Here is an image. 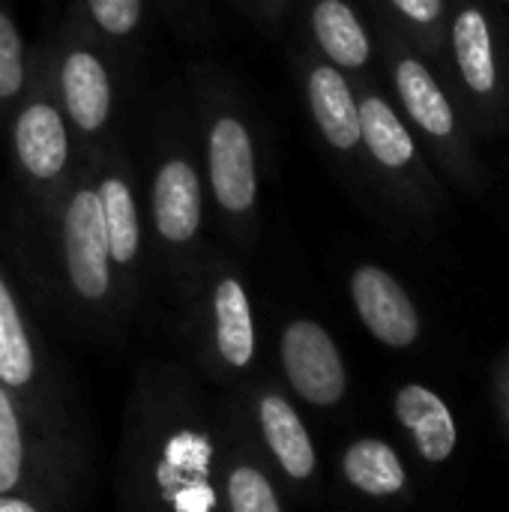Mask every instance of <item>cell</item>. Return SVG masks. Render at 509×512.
I'll return each mask as SVG.
<instances>
[{"label":"cell","mask_w":509,"mask_h":512,"mask_svg":"<svg viewBox=\"0 0 509 512\" xmlns=\"http://www.w3.org/2000/svg\"><path fill=\"white\" fill-rule=\"evenodd\" d=\"M123 512H222L216 492V405L174 366H144L120 438Z\"/></svg>","instance_id":"cell-1"},{"label":"cell","mask_w":509,"mask_h":512,"mask_svg":"<svg viewBox=\"0 0 509 512\" xmlns=\"http://www.w3.org/2000/svg\"><path fill=\"white\" fill-rule=\"evenodd\" d=\"M0 387L60 444L78 450L72 402L48 369L36 333L0 273Z\"/></svg>","instance_id":"cell-2"},{"label":"cell","mask_w":509,"mask_h":512,"mask_svg":"<svg viewBox=\"0 0 509 512\" xmlns=\"http://www.w3.org/2000/svg\"><path fill=\"white\" fill-rule=\"evenodd\" d=\"M78 450L51 438L0 387V495H24L48 510L72 501Z\"/></svg>","instance_id":"cell-3"},{"label":"cell","mask_w":509,"mask_h":512,"mask_svg":"<svg viewBox=\"0 0 509 512\" xmlns=\"http://www.w3.org/2000/svg\"><path fill=\"white\" fill-rule=\"evenodd\" d=\"M390 72H393V87L402 102L405 120L432 144L438 159L450 168V174L462 186L468 189L477 186L483 180L477 153L462 126L453 96L444 90V84L429 69V63L411 51L396 48L390 54Z\"/></svg>","instance_id":"cell-4"},{"label":"cell","mask_w":509,"mask_h":512,"mask_svg":"<svg viewBox=\"0 0 509 512\" xmlns=\"http://www.w3.org/2000/svg\"><path fill=\"white\" fill-rule=\"evenodd\" d=\"M234 396L246 414L261 456L267 459L279 483L297 492H312L321 471L318 450L294 399L273 381L249 384Z\"/></svg>","instance_id":"cell-5"},{"label":"cell","mask_w":509,"mask_h":512,"mask_svg":"<svg viewBox=\"0 0 509 512\" xmlns=\"http://www.w3.org/2000/svg\"><path fill=\"white\" fill-rule=\"evenodd\" d=\"M216 492L222 512H285L282 483L261 456L237 396L216 402Z\"/></svg>","instance_id":"cell-6"},{"label":"cell","mask_w":509,"mask_h":512,"mask_svg":"<svg viewBox=\"0 0 509 512\" xmlns=\"http://www.w3.org/2000/svg\"><path fill=\"white\" fill-rule=\"evenodd\" d=\"M279 366L294 399L315 411H333L348 396V366L330 330L312 318H294L279 336Z\"/></svg>","instance_id":"cell-7"},{"label":"cell","mask_w":509,"mask_h":512,"mask_svg":"<svg viewBox=\"0 0 509 512\" xmlns=\"http://www.w3.org/2000/svg\"><path fill=\"white\" fill-rule=\"evenodd\" d=\"M255 357L258 333L246 285L231 273H219L207 294L201 363L219 381H240L255 369Z\"/></svg>","instance_id":"cell-8"},{"label":"cell","mask_w":509,"mask_h":512,"mask_svg":"<svg viewBox=\"0 0 509 512\" xmlns=\"http://www.w3.org/2000/svg\"><path fill=\"white\" fill-rule=\"evenodd\" d=\"M63 270L69 291L84 306H102L114 291L102 207L96 189H78L63 213Z\"/></svg>","instance_id":"cell-9"},{"label":"cell","mask_w":509,"mask_h":512,"mask_svg":"<svg viewBox=\"0 0 509 512\" xmlns=\"http://www.w3.org/2000/svg\"><path fill=\"white\" fill-rule=\"evenodd\" d=\"M447 39H450V57L456 66L459 84L468 93V102L492 114L504 99V69H501V51H498V39H495L486 9L477 0H459L447 24Z\"/></svg>","instance_id":"cell-10"},{"label":"cell","mask_w":509,"mask_h":512,"mask_svg":"<svg viewBox=\"0 0 509 512\" xmlns=\"http://www.w3.org/2000/svg\"><path fill=\"white\" fill-rule=\"evenodd\" d=\"M348 294L357 318L375 342L390 351H408L423 336V318L405 285L378 264L354 267L348 279Z\"/></svg>","instance_id":"cell-11"},{"label":"cell","mask_w":509,"mask_h":512,"mask_svg":"<svg viewBox=\"0 0 509 512\" xmlns=\"http://www.w3.org/2000/svg\"><path fill=\"white\" fill-rule=\"evenodd\" d=\"M207 174L216 204L231 216L252 213L258 201V165L252 135L243 120L216 117L207 138Z\"/></svg>","instance_id":"cell-12"},{"label":"cell","mask_w":509,"mask_h":512,"mask_svg":"<svg viewBox=\"0 0 509 512\" xmlns=\"http://www.w3.org/2000/svg\"><path fill=\"white\" fill-rule=\"evenodd\" d=\"M360 105V135L366 153L393 177L411 180L426 195H435V180L426 171L417 135L411 132L408 120L381 96V93H363L357 99Z\"/></svg>","instance_id":"cell-13"},{"label":"cell","mask_w":509,"mask_h":512,"mask_svg":"<svg viewBox=\"0 0 509 512\" xmlns=\"http://www.w3.org/2000/svg\"><path fill=\"white\" fill-rule=\"evenodd\" d=\"M393 414L396 423L411 438L417 456L438 468L447 465L459 450V426L453 417V408L444 402V396L426 384H402L393 393Z\"/></svg>","instance_id":"cell-14"},{"label":"cell","mask_w":509,"mask_h":512,"mask_svg":"<svg viewBox=\"0 0 509 512\" xmlns=\"http://www.w3.org/2000/svg\"><path fill=\"white\" fill-rule=\"evenodd\" d=\"M339 474L345 486L354 489L360 498L378 504H396L411 498V474L396 447L384 438H354L339 456Z\"/></svg>","instance_id":"cell-15"},{"label":"cell","mask_w":509,"mask_h":512,"mask_svg":"<svg viewBox=\"0 0 509 512\" xmlns=\"http://www.w3.org/2000/svg\"><path fill=\"white\" fill-rule=\"evenodd\" d=\"M153 225L168 246H189L201 228V180L189 159L171 156L153 177Z\"/></svg>","instance_id":"cell-16"},{"label":"cell","mask_w":509,"mask_h":512,"mask_svg":"<svg viewBox=\"0 0 509 512\" xmlns=\"http://www.w3.org/2000/svg\"><path fill=\"white\" fill-rule=\"evenodd\" d=\"M306 93H309V108L312 117L327 138V144L339 153H354L363 147L360 135V105L357 96L333 63H318L309 69L306 78Z\"/></svg>","instance_id":"cell-17"},{"label":"cell","mask_w":509,"mask_h":512,"mask_svg":"<svg viewBox=\"0 0 509 512\" xmlns=\"http://www.w3.org/2000/svg\"><path fill=\"white\" fill-rule=\"evenodd\" d=\"M15 156L21 168L39 180L48 183L60 177L69 159V135H66V120L51 102H30L21 108L12 132Z\"/></svg>","instance_id":"cell-18"},{"label":"cell","mask_w":509,"mask_h":512,"mask_svg":"<svg viewBox=\"0 0 509 512\" xmlns=\"http://www.w3.org/2000/svg\"><path fill=\"white\" fill-rule=\"evenodd\" d=\"M60 96L69 120L93 135L108 123L111 114V81L105 63L84 48H72L60 66Z\"/></svg>","instance_id":"cell-19"},{"label":"cell","mask_w":509,"mask_h":512,"mask_svg":"<svg viewBox=\"0 0 509 512\" xmlns=\"http://www.w3.org/2000/svg\"><path fill=\"white\" fill-rule=\"evenodd\" d=\"M312 30L336 69H366L372 60V39L360 15L345 0H318L312 9Z\"/></svg>","instance_id":"cell-20"},{"label":"cell","mask_w":509,"mask_h":512,"mask_svg":"<svg viewBox=\"0 0 509 512\" xmlns=\"http://www.w3.org/2000/svg\"><path fill=\"white\" fill-rule=\"evenodd\" d=\"M96 195H99V207H102V225H105L111 267L129 270L141 252V222H138V204L132 198V189L123 177L108 174L99 183Z\"/></svg>","instance_id":"cell-21"},{"label":"cell","mask_w":509,"mask_h":512,"mask_svg":"<svg viewBox=\"0 0 509 512\" xmlns=\"http://www.w3.org/2000/svg\"><path fill=\"white\" fill-rule=\"evenodd\" d=\"M396 15L420 36L426 51L438 54L447 39V0H387Z\"/></svg>","instance_id":"cell-22"},{"label":"cell","mask_w":509,"mask_h":512,"mask_svg":"<svg viewBox=\"0 0 509 512\" xmlns=\"http://www.w3.org/2000/svg\"><path fill=\"white\" fill-rule=\"evenodd\" d=\"M24 87V39L6 9H0V99L18 96Z\"/></svg>","instance_id":"cell-23"},{"label":"cell","mask_w":509,"mask_h":512,"mask_svg":"<svg viewBox=\"0 0 509 512\" xmlns=\"http://www.w3.org/2000/svg\"><path fill=\"white\" fill-rule=\"evenodd\" d=\"M87 6L93 21L111 36H126L141 21V0H87Z\"/></svg>","instance_id":"cell-24"},{"label":"cell","mask_w":509,"mask_h":512,"mask_svg":"<svg viewBox=\"0 0 509 512\" xmlns=\"http://www.w3.org/2000/svg\"><path fill=\"white\" fill-rule=\"evenodd\" d=\"M495 399H498V408H501V417H504V426L509 432V351L495 366Z\"/></svg>","instance_id":"cell-25"},{"label":"cell","mask_w":509,"mask_h":512,"mask_svg":"<svg viewBox=\"0 0 509 512\" xmlns=\"http://www.w3.org/2000/svg\"><path fill=\"white\" fill-rule=\"evenodd\" d=\"M0 512H54L24 495H0Z\"/></svg>","instance_id":"cell-26"},{"label":"cell","mask_w":509,"mask_h":512,"mask_svg":"<svg viewBox=\"0 0 509 512\" xmlns=\"http://www.w3.org/2000/svg\"><path fill=\"white\" fill-rule=\"evenodd\" d=\"M507 3H509V0H507Z\"/></svg>","instance_id":"cell-27"}]
</instances>
